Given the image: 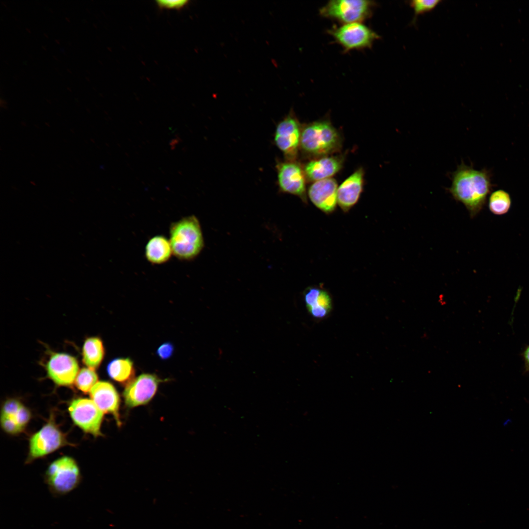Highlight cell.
Instances as JSON below:
<instances>
[{
    "mask_svg": "<svg viewBox=\"0 0 529 529\" xmlns=\"http://www.w3.org/2000/svg\"><path fill=\"white\" fill-rule=\"evenodd\" d=\"M376 6L372 0H332L320 9L319 14L341 24L361 23L372 16Z\"/></svg>",
    "mask_w": 529,
    "mask_h": 529,
    "instance_id": "8992f818",
    "label": "cell"
},
{
    "mask_svg": "<svg viewBox=\"0 0 529 529\" xmlns=\"http://www.w3.org/2000/svg\"><path fill=\"white\" fill-rule=\"evenodd\" d=\"M81 474L76 461L72 457L64 456L48 466L44 475L45 482L54 496L66 495L80 484Z\"/></svg>",
    "mask_w": 529,
    "mask_h": 529,
    "instance_id": "5b68a950",
    "label": "cell"
},
{
    "mask_svg": "<svg viewBox=\"0 0 529 529\" xmlns=\"http://www.w3.org/2000/svg\"><path fill=\"white\" fill-rule=\"evenodd\" d=\"M301 130L293 114H289L276 126L274 142L278 148L290 159L297 156L300 146Z\"/></svg>",
    "mask_w": 529,
    "mask_h": 529,
    "instance_id": "8fae6325",
    "label": "cell"
},
{
    "mask_svg": "<svg viewBox=\"0 0 529 529\" xmlns=\"http://www.w3.org/2000/svg\"><path fill=\"white\" fill-rule=\"evenodd\" d=\"M105 355L102 340L97 337H87L82 349V361L87 367L96 369L101 363Z\"/></svg>",
    "mask_w": 529,
    "mask_h": 529,
    "instance_id": "d6986e66",
    "label": "cell"
},
{
    "mask_svg": "<svg viewBox=\"0 0 529 529\" xmlns=\"http://www.w3.org/2000/svg\"><path fill=\"white\" fill-rule=\"evenodd\" d=\"M161 382L153 374L143 373L135 378L125 386L123 392L126 407L133 408L148 404L156 394Z\"/></svg>",
    "mask_w": 529,
    "mask_h": 529,
    "instance_id": "30bf717a",
    "label": "cell"
},
{
    "mask_svg": "<svg viewBox=\"0 0 529 529\" xmlns=\"http://www.w3.org/2000/svg\"><path fill=\"white\" fill-rule=\"evenodd\" d=\"M67 446H75L69 441L56 422L55 415L51 412L47 422L29 438L28 452L25 461L30 463Z\"/></svg>",
    "mask_w": 529,
    "mask_h": 529,
    "instance_id": "277c9868",
    "label": "cell"
},
{
    "mask_svg": "<svg viewBox=\"0 0 529 529\" xmlns=\"http://www.w3.org/2000/svg\"><path fill=\"white\" fill-rule=\"evenodd\" d=\"M174 347L170 342H165L162 344L157 350V355L162 360H167L169 358L173 353Z\"/></svg>",
    "mask_w": 529,
    "mask_h": 529,
    "instance_id": "83f0119b",
    "label": "cell"
},
{
    "mask_svg": "<svg viewBox=\"0 0 529 529\" xmlns=\"http://www.w3.org/2000/svg\"><path fill=\"white\" fill-rule=\"evenodd\" d=\"M306 308L314 318L321 319L328 315L333 309L332 298L325 289L316 287L307 288L304 293Z\"/></svg>",
    "mask_w": 529,
    "mask_h": 529,
    "instance_id": "e0dca14e",
    "label": "cell"
},
{
    "mask_svg": "<svg viewBox=\"0 0 529 529\" xmlns=\"http://www.w3.org/2000/svg\"><path fill=\"white\" fill-rule=\"evenodd\" d=\"M438 0H413L409 2L410 6L414 12L412 23H415L418 15L430 11L433 9L440 2Z\"/></svg>",
    "mask_w": 529,
    "mask_h": 529,
    "instance_id": "603a6c76",
    "label": "cell"
},
{
    "mask_svg": "<svg viewBox=\"0 0 529 529\" xmlns=\"http://www.w3.org/2000/svg\"><path fill=\"white\" fill-rule=\"evenodd\" d=\"M327 32L344 52L371 48L374 42L380 38L375 31L361 22L334 25Z\"/></svg>",
    "mask_w": 529,
    "mask_h": 529,
    "instance_id": "52a82bcc",
    "label": "cell"
},
{
    "mask_svg": "<svg viewBox=\"0 0 529 529\" xmlns=\"http://www.w3.org/2000/svg\"><path fill=\"white\" fill-rule=\"evenodd\" d=\"M341 137L328 120L313 122L301 130L300 147L306 154L323 157L338 151L341 147Z\"/></svg>",
    "mask_w": 529,
    "mask_h": 529,
    "instance_id": "3957f363",
    "label": "cell"
},
{
    "mask_svg": "<svg viewBox=\"0 0 529 529\" xmlns=\"http://www.w3.org/2000/svg\"><path fill=\"white\" fill-rule=\"evenodd\" d=\"M511 204L510 195L504 190H496L490 195L488 208L490 211L495 215H503L507 213Z\"/></svg>",
    "mask_w": 529,
    "mask_h": 529,
    "instance_id": "44dd1931",
    "label": "cell"
},
{
    "mask_svg": "<svg viewBox=\"0 0 529 529\" xmlns=\"http://www.w3.org/2000/svg\"><path fill=\"white\" fill-rule=\"evenodd\" d=\"M343 160L340 156H325L313 159L303 168L305 176L314 182L330 178L341 169Z\"/></svg>",
    "mask_w": 529,
    "mask_h": 529,
    "instance_id": "2e32d148",
    "label": "cell"
},
{
    "mask_svg": "<svg viewBox=\"0 0 529 529\" xmlns=\"http://www.w3.org/2000/svg\"><path fill=\"white\" fill-rule=\"evenodd\" d=\"M98 375L95 369L84 367L79 371L74 385L79 391L87 394L98 382Z\"/></svg>",
    "mask_w": 529,
    "mask_h": 529,
    "instance_id": "7402d4cb",
    "label": "cell"
},
{
    "mask_svg": "<svg viewBox=\"0 0 529 529\" xmlns=\"http://www.w3.org/2000/svg\"><path fill=\"white\" fill-rule=\"evenodd\" d=\"M337 183L332 178L314 182L309 188L308 195L311 202L323 212H333L337 204Z\"/></svg>",
    "mask_w": 529,
    "mask_h": 529,
    "instance_id": "5bb4252c",
    "label": "cell"
},
{
    "mask_svg": "<svg viewBox=\"0 0 529 529\" xmlns=\"http://www.w3.org/2000/svg\"><path fill=\"white\" fill-rule=\"evenodd\" d=\"M91 399L104 413L112 415L120 426V397L115 387L108 381H98L89 392Z\"/></svg>",
    "mask_w": 529,
    "mask_h": 529,
    "instance_id": "4fadbf2b",
    "label": "cell"
},
{
    "mask_svg": "<svg viewBox=\"0 0 529 529\" xmlns=\"http://www.w3.org/2000/svg\"><path fill=\"white\" fill-rule=\"evenodd\" d=\"M173 254L169 239L163 235L150 238L145 247V257L153 264H162L168 262Z\"/></svg>",
    "mask_w": 529,
    "mask_h": 529,
    "instance_id": "ac0fdd59",
    "label": "cell"
},
{
    "mask_svg": "<svg viewBox=\"0 0 529 529\" xmlns=\"http://www.w3.org/2000/svg\"><path fill=\"white\" fill-rule=\"evenodd\" d=\"M0 425L3 431L9 435H17L24 431L12 417L0 416Z\"/></svg>",
    "mask_w": 529,
    "mask_h": 529,
    "instance_id": "d4e9b609",
    "label": "cell"
},
{
    "mask_svg": "<svg viewBox=\"0 0 529 529\" xmlns=\"http://www.w3.org/2000/svg\"><path fill=\"white\" fill-rule=\"evenodd\" d=\"M491 177L487 169L477 170L462 162L452 174V184L447 190L474 217L482 210L492 189Z\"/></svg>",
    "mask_w": 529,
    "mask_h": 529,
    "instance_id": "6da1fadb",
    "label": "cell"
},
{
    "mask_svg": "<svg viewBox=\"0 0 529 529\" xmlns=\"http://www.w3.org/2000/svg\"><path fill=\"white\" fill-rule=\"evenodd\" d=\"M278 185L282 192L299 197L307 202L306 176L304 170L292 161L283 162L277 167Z\"/></svg>",
    "mask_w": 529,
    "mask_h": 529,
    "instance_id": "7c38bea8",
    "label": "cell"
},
{
    "mask_svg": "<svg viewBox=\"0 0 529 529\" xmlns=\"http://www.w3.org/2000/svg\"><path fill=\"white\" fill-rule=\"evenodd\" d=\"M173 255L182 261H191L201 252L204 241L200 222L195 216L184 217L169 227Z\"/></svg>",
    "mask_w": 529,
    "mask_h": 529,
    "instance_id": "7a4b0ae2",
    "label": "cell"
},
{
    "mask_svg": "<svg viewBox=\"0 0 529 529\" xmlns=\"http://www.w3.org/2000/svg\"><path fill=\"white\" fill-rule=\"evenodd\" d=\"M23 403L16 398H7L1 405L0 416L13 417Z\"/></svg>",
    "mask_w": 529,
    "mask_h": 529,
    "instance_id": "cb8c5ba5",
    "label": "cell"
},
{
    "mask_svg": "<svg viewBox=\"0 0 529 529\" xmlns=\"http://www.w3.org/2000/svg\"><path fill=\"white\" fill-rule=\"evenodd\" d=\"M106 371L112 379L125 386L135 378L133 362L129 358L113 359L108 363Z\"/></svg>",
    "mask_w": 529,
    "mask_h": 529,
    "instance_id": "ffe728a7",
    "label": "cell"
},
{
    "mask_svg": "<svg viewBox=\"0 0 529 529\" xmlns=\"http://www.w3.org/2000/svg\"><path fill=\"white\" fill-rule=\"evenodd\" d=\"M68 412L74 425L84 433L95 437L102 435L101 427L104 413L91 399H72L69 404Z\"/></svg>",
    "mask_w": 529,
    "mask_h": 529,
    "instance_id": "ba28073f",
    "label": "cell"
},
{
    "mask_svg": "<svg viewBox=\"0 0 529 529\" xmlns=\"http://www.w3.org/2000/svg\"><path fill=\"white\" fill-rule=\"evenodd\" d=\"M524 358L527 368L529 369V346L526 349L524 353Z\"/></svg>",
    "mask_w": 529,
    "mask_h": 529,
    "instance_id": "f1b7e54d",
    "label": "cell"
},
{
    "mask_svg": "<svg viewBox=\"0 0 529 529\" xmlns=\"http://www.w3.org/2000/svg\"><path fill=\"white\" fill-rule=\"evenodd\" d=\"M158 6L161 8L180 9L188 4L189 1L187 0H159L156 1Z\"/></svg>",
    "mask_w": 529,
    "mask_h": 529,
    "instance_id": "4316f807",
    "label": "cell"
},
{
    "mask_svg": "<svg viewBox=\"0 0 529 529\" xmlns=\"http://www.w3.org/2000/svg\"><path fill=\"white\" fill-rule=\"evenodd\" d=\"M32 417L30 409L23 404L13 418L19 426L24 431Z\"/></svg>",
    "mask_w": 529,
    "mask_h": 529,
    "instance_id": "484cf974",
    "label": "cell"
},
{
    "mask_svg": "<svg viewBox=\"0 0 529 529\" xmlns=\"http://www.w3.org/2000/svg\"><path fill=\"white\" fill-rule=\"evenodd\" d=\"M49 353L44 364L47 377L58 386H72L79 371L77 359L66 353Z\"/></svg>",
    "mask_w": 529,
    "mask_h": 529,
    "instance_id": "9c48e42d",
    "label": "cell"
},
{
    "mask_svg": "<svg viewBox=\"0 0 529 529\" xmlns=\"http://www.w3.org/2000/svg\"><path fill=\"white\" fill-rule=\"evenodd\" d=\"M364 170L360 168L338 187L337 204L344 212H348L358 201L363 190Z\"/></svg>",
    "mask_w": 529,
    "mask_h": 529,
    "instance_id": "9a60e30c",
    "label": "cell"
}]
</instances>
